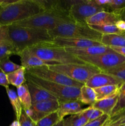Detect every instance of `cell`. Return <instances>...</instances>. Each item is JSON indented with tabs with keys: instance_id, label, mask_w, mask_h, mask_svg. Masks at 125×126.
I'll return each instance as SVG.
<instances>
[{
	"instance_id": "6da1fadb",
	"label": "cell",
	"mask_w": 125,
	"mask_h": 126,
	"mask_svg": "<svg viewBox=\"0 0 125 126\" xmlns=\"http://www.w3.org/2000/svg\"><path fill=\"white\" fill-rule=\"evenodd\" d=\"M40 0L1 1L0 26L6 27L45 11Z\"/></svg>"
},
{
	"instance_id": "7a4b0ae2",
	"label": "cell",
	"mask_w": 125,
	"mask_h": 126,
	"mask_svg": "<svg viewBox=\"0 0 125 126\" xmlns=\"http://www.w3.org/2000/svg\"><path fill=\"white\" fill-rule=\"evenodd\" d=\"M7 38L18 53L27 48L45 43H50L53 39L49 31L36 28H26L14 25L6 26Z\"/></svg>"
},
{
	"instance_id": "3957f363",
	"label": "cell",
	"mask_w": 125,
	"mask_h": 126,
	"mask_svg": "<svg viewBox=\"0 0 125 126\" xmlns=\"http://www.w3.org/2000/svg\"><path fill=\"white\" fill-rule=\"evenodd\" d=\"M74 22L70 17L69 11L61 8L46 10L44 12L12 25L26 28L52 30L61 24Z\"/></svg>"
},
{
	"instance_id": "277c9868",
	"label": "cell",
	"mask_w": 125,
	"mask_h": 126,
	"mask_svg": "<svg viewBox=\"0 0 125 126\" xmlns=\"http://www.w3.org/2000/svg\"><path fill=\"white\" fill-rule=\"evenodd\" d=\"M51 38L56 37L79 38L100 42L102 34L92 29L85 23L72 22L61 24L52 30L49 31Z\"/></svg>"
},
{
	"instance_id": "5b68a950",
	"label": "cell",
	"mask_w": 125,
	"mask_h": 126,
	"mask_svg": "<svg viewBox=\"0 0 125 126\" xmlns=\"http://www.w3.org/2000/svg\"><path fill=\"white\" fill-rule=\"evenodd\" d=\"M29 49L38 57L45 61L55 62L59 64H86L64 48L53 46L51 42L38 44Z\"/></svg>"
},
{
	"instance_id": "8992f818",
	"label": "cell",
	"mask_w": 125,
	"mask_h": 126,
	"mask_svg": "<svg viewBox=\"0 0 125 126\" xmlns=\"http://www.w3.org/2000/svg\"><path fill=\"white\" fill-rule=\"evenodd\" d=\"M26 81L42 87L56 97L60 103L71 100H77L79 97L80 88L64 86L54 83L38 78L26 72Z\"/></svg>"
},
{
	"instance_id": "52a82bcc",
	"label": "cell",
	"mask_w": 125,
	"mask_h": 126,
	"mask_svg": "<svg viewBox=\"0 0 125 126\" xmlns=\"http://www.w3.org/2000/svg\"><path fill=\"white\" fill-rule=\"evenodd\" d=\"M49 68L83 84L93 75L101 72L97 67L87 63L83 65L59 64L50 65Z\"/></svg>"
},
{
	"instance_id": "ba28073f",
	"label": "cell",
	"mask_w": 125,
	"mask_h": 126,
	"mask_svg": "<svg viewBox=\"0 0 125 126\" xmlns=\"http://www.w3.org/2000/svg\"><path fill=\"white\" fill-rule=\"evenodd\" d=\"M85 63L93 65L104 72L110 70L125 62V57L113 50L111 52L93 56L77 57Z\"/></svg>"
},
{
	"instance_id": "9c48e42d",
	"label": "cell",
	"mask_w": 125,
	"mask_h": 126,
	"mask_svg": "<svg viewBox=\"0 0 125 126\" xmlns=\"http://www.w3.org/2000/svg\"><path fill=\"white\" fill-rule=\"evenodd\" d=\"M26 72L46 81L64 86L81 88L84 85L83 84L69 78L60 73L51 70L48 66L31 68L27 69Z\"/></svg>"
},
{
	"instance_id": "30bf717a",
	"label": "cell",
	"mask_w": 125,
	"mask_h": 126,
	"mask_svg": "<svg viewBox=\"0 0 125 126\" xmlns=\"http://www.w3.org/2000/svg\"><path fill=\"white\" fill-rule=\"evenodd\" d=\"M104 11L105 10L97 5L94 0H78L71 6L69 10V15L74 22L86 23L87 18Z\"/></svg>"
},
{
	"instance_id": "8fae6325",
	"label": "cell",
	"mask_w": 125,
	"mask_h": 126,
	"mask_svg": "<svg viewBox=\"0 0 125 126\" xmlns=\"http://www.w3.org/2000/svg\"><path fill=\"white\" fill-rule=\"evenodd\" d=\"M60 102L58 99H50L33 105L30 109L25 111L27 115L36 123L46 116L57 111Z\"/></svg>"
},
{
	"instance_id": "7c38bea8",
	"label": "cell",
	"mask_w": 125,
	"mask_h": 126,
	"mask_svg": "<svg viewBox=\"0 0 125 126\" xmlns=\"http://www.w3.org/2000/svg\"><path fill=\"white\" fill-rule=\"evenodd\" d=\"M51 44L54 46L62 48H84L102 45L101 43L96 41L64 37L54 38Z\"/></svg>"
},
{
	"instance_id": "4fadbf2b",
	"label": "cell",
	"mask_w": 125,
	"mask_h": 126,
	"mask_svg": "<svg viewBox=\"0 0 125 126\" xmlns=\"http://www.w3.org/2000/svg\"><path fill=\"white\" fill-rule=\"evenodd\" d=\"M17 55L20 58V61L22 66L27 69L31 68L38 67V66H50V65H59L58 63L55 62L45 61V60H42L37 55H36L33 52L30 50L29 48L24 49L18 53Z\"/></svg>"
},
{
	"instance_id": "5bb4252c",
	"label": "cell",
	"mask_w": 125,
	"mask_h": 126,
	"mask_svg": "<svg viewBox=\"0 0 125 126\" xmlns=\"http://www.w3.org/2000/svg\"><path fill=\"white\" fill-rule=\"evenodd\" d=\"M120 19L119 15L108 11H101L87 18L85 23L88 25H105L115 24Z\"/></svg>"
},
{
	"instance_id": "9a60e30c",
	"label": "cell",
	"mask_w": 125,
	"mask_h": 126,
	"mask_svg": "<svg viewBox=\"0 0 125 126\" xmlns=\"http://www.w3.org/2000/svg\"><path fill=\"white\" fill-rule=\"evenodd\" d=\"M85 85L93 89L108 85H118L120 87L121 86V82L118 80L111 75L103 72L93 75L87 81Z\"/></svg>"
},
{
	"instance_id": "2e32d148",
	"label": "cell",
	"mask_w": 125,
	"mask_h": 126,
	"mask_svg": "<svg viewBox=\"0 0 125 126\" xmlns=\"http://www.w3.org/2000/svg\"><path fill=\"white\" fill-rule=\"evenodd\" d=\"M68 52L76 57L93 56L111 52L112 49L110 47L101 45L91 46L84 48H64Z\"/></svg>"
},
{
	"instance_id": "e0dca14e",
	"label": "cell",
	"mask_w": 125,
	"mask_h": 126,
	"mask_svg": "<svg viewBox=\"0 0 125 126\" xmlns=\"http://www.w3.org/2000/svg\"><path fill=\"white\" fill-rule=\"evenodd\" d=\"M31 98L32 105L39 102L50 99H57L53 95L49 93L46 90L34 84L33 82L26 81L25 82Z\"/></svg>"
},
{
	"instance_id": "ac0fdd59",
	"label": "cell",
	"mask_w": 125,
	"mask_h": 126,
	"mask_svg": "<svg viewBox=\"0 0 125 126\" xmlns=\"http://www.w3.org/2000/svg\"><path fill=\"white\" fill-rule=\"evenodd\" d=\"M82 110L78 100H71L60 103L57 112L60 119L62 120L66 116L77 114L80 113Z\"/></svg>"
},
{
	"instance_id": "d6986e66",
	"label": "cell",
	"mask_w": 125,
	"mask_h": 126,
	"mask_svg": "<svg viewBox=\"0 0 125 126\" xmlns=\"http://www.w3.org/2000/svg\"><path fill=\"white\" fill-rule=\"evenodd\" d=\"M119 95H120V93L116 94L109 97V98L96 101L91 106L94 108L102 111L104 114H107L109 116H110V114H111L113 109L117 103Z\"/></svg>"
},
{
	"instance_id": "ffe728a7",
	"label": "cell",
	"mask_w": 125,
	"mask_h": 126,
	"mask_svg": "<svg viewBox=\"0 0 125 126\" xmlns=\"http://www.w3.org/2000/svg\"><path fill=\"white\" fill-rule=\"evenodd\" d=\"M100 43L108 47H125V33L102 34Z\"/></svg>"
},
{
	"instance_id": "44dd1931",
	"label": "cell",
	"mask_w": 125,
	"mask_h": 126,
	"mask_svg": "<svg viewBox=\"0 0 125 126\" xmlns=\"http://www.w3.org/2000/svg\"><path fill=\"white\" fill-rule=\"evenodd\" d=\"M26 70L25 68L22 66L20 68L18 69L16 71L6 75L9 84L12 85L17 88L25 84L26 82Z\"/></svg>"
},
{
	"instance_id": "7402d4cb",
	"label": "cell",
	"mask_w": 125,
	"mask_h": 126,
	"mask_svg": "<svg viewBox=\"0 0 125 126\" xmlns=\"http://www.w3.org/2000/svg\"><path fill=\"white\" fill-rule=\"evenodd\" d=\"M77 100L85 105H93L97 101L95 91L94 89L84 84L80 88V92Z\"/></svg>"
},
{
	"instance_id": "603a6c76",
	"label": "cell",
	"mask_w": 125,
	"mask_h": 126,
	"mask_svg": "<svg viewBox=\"0 0 125 126\" xmlns=\"http://www.w3.org/2000/svg\"><path fill=\"white\" fill-rule=\"evenodd\" d=\"M6 91L9 99L10 103H11L12 108H13L16 120L18 121L23 110L17 92L15 91L10 89L9 87H6Z\"/></svg>"
},
{
	"instance_id": "cb8c5ba5",
	"label": "cell",
	"mask_w": 125,
	"mask_h": 126,
	"mask_svg": "<svg viewBox=\"0 0 125 126\" xmlns=\"http://www.w3.org/2000/svg\"><path fill=\"white\" fill-rule=\"evenodd\" d=\"M120 87L118 85H108L94 89L96 94L97 101L109 98L120 93Z\"/></svg>"
},
{
	"instance_id": "d4e9b609",
	"label": "cell",
	"mask_w": 125,
	"mask_h": 126,
	"mask_svg": "<svg viewBox=\"0 0 125 126\" xmlns=\"http://www.w3.org/2000/svg\"><path fill=\"white\" fill-rule=\"evenodd\" d=\"M17 94L21 102L23 110L30 109L32 106L31 98L26 84L17 88Z\"/></svg>"
},
{
	"instance_id": "484cf974",
	"label": "cell",
	"mask_w": 125,
	"mask_h": 126,
	"mask_svg": "<svg viewBox=\"0 0 125 126\" xmlns=\"http://www.w3.org/2000/svg\"><path fill=\"white\" fill-rule=\"evenodd\" d=\"M125 92L120 93L118 100L116 105L113 109L110 114V119L112 121L117 120L118 119L125 115Z\"/></svg>"
},
{
	"instance_id": "4316f807",
	"label": "cell",
	"mask_w": 125,
	"mask_h": 126,
	"mask_svg": "<svg viewBox=\"0 0 125 126\" xmlns=\"http://www.w3.org/2000/svg\"><path fill=\"white\" fill-rule=\"evenodd\" d=\"M64 126H84L88 122L84 114L81 111L77 114L69 116L63 119Z\"/></svg>"
},
{
	"instance_id": "83f0119b",
	"label": "cell",
	"mask_w": 125,
	"mask_h": 126,
	"mask_svg": "<svg viewBox=\"0 0 125 126\" xmlns=\"http://www.w3.org/2000/svg\"><path fill=\"white\" fill-rule=\"evenodd\" d=\"M103 73L110 75L118 80L121 86L125 82V62L121 65Z\"/></svg>"
},
{
	"instance_id": "f1b7e54d",
	"label": "cell",
	"mask_w": 125,
	"mask_h": 126,
	"mask_svg": "<svg viewBox=\"0 0 125 126\" xmlns=\"http://www.w3.org/2000/svg\"><path fill=\"white\" fill-rule=\"evenodd\" d=\"M22 65H17L10 60L9 57H6L0 60V71L6 75L16 71L20 68Z\"/></svg>"
},
{
	"instance_id": "f546056e",
	"label": "cell",
	"mask_w": 125,
	"mask_h": 126,
	"mask_svg": "<svg viewBox=\"0 0 125 126\" xmlns=\"http://www.w3.org/2000/svg\"><path fill=\"white\" fill-rule=\"evenodd\" d=\"M12 55H17V52L7 38L0 44V60Z\"/></svg>"
},
{
	"instance_id": "4dcf8cb0",
	"label": "cell",
	"mask_w": 125,
	"mask_h": 126,
	"mask_svg": "<svg viewBox=\"0 0 125 126\" xmlns=\"http://www.w3.org/2000/svg\"><path fill=\"white\" fill-rule=\"evenodd\" d=\"M92 29L99 32L102 34H123V32L119 30L115 24L105 25H89Z\"/></svg>"
},
{
	"instance_id": "1f68e13d",
	"label": "cell",
	"mask_w": 125,
	"mask_h": 126,
	"mask_svg": "<svg viewBox=\"0 0 125 126\" xmlns=\"http://www.w3.org/2000/svg\"><path fill=\"white\" fill-rule=\"evenodd\" d=\"M60 121L58 112L55 111L46 116L36 123V126H53Z\"/></svg>"
},
{
	"instance_id": "d6a6232c",
	"label": "cell",
	"mask_w": 125,
	"mask_h": 126,
	"mask_svg": "<svg viewBox=\"0 0 125 126\" xmlns=\"http://www.w3.org/2000/svg\"><path fill=\"white\" fill-rule=\"evenodd\" d=\"M82 113L88 119V122L94 120L99 118L104 114V113L99 110L94 108L92 106H89L88 108L83 109L82 111Z\"/></svg>"
},
{
	"instance_id": "836d02e7",
	"label": "cell",
	"mask_w": 125,
	"mask_h": 126,
	"mask_svg": "<svg viewBox=\"0 0 125 126\" xmlns=\"http://www.w3.org/2000/svg\"><path fill=\"white\" fill-rule=\"evenodd\" d=\"M125 8V0H110L107 6V11L119 15L120 12Z\"/></svg>"
},
{
	"instance_id": "e575fe53",
	"label": "cell",
	"mask_w": 125,
	"mask_h": 126,
	"mask_svg": "<svg viewBox=\"0 0 125 126\" xmlns=\"http://www.w3.org/2000/svg\"><path fill=\"white\" fill-rule=\"evenodd\" d=\"M110 118L109 115L104 114L102 116L94 120L88 122L84 126H103Z\"/></svg>"
},
{
	"instance_id": "d590c367",
	"label": "cell",
	"mask_w": 125,
	"mask_h": 126,
	"mask_svg": "<svg viewBox=\"0 0 125 126\" xmlns=\"http://www.w3.org/2000/svg\"><path fill=\"white\" fill-rule=\"evenodd\" d=\"M21 126H36V123H34L25 112L24 110L22 111L20 119H18Z\"/></svg>"
},
{
	"instance_id": "8d00e7d4",
	"label": "cell",
	"mask_w": 125,
	"mask_h": 126,
	"mask_svg": "<svg viewBox=\"0 0 125 126\" xmlns=\"http://www.w3.org/2000/svg\"><path fill=\"white\" fill-rule=\"evenodd\" d=\"M9 83L7 81V75L0 71V86H3L6 88V87H9Z\"/></svg>"
},
{
	"instance_id": "74e56055",
	"label": "cell",
	"mask_w": 125,
	"mask_h": 126,
	"mask_svg": "<svg viewBox=\"0 0 125 126\" xmlns=\"http://www.w3.org/2000/svg\"><path fill=\"white\" fill-rule=\"evenodd\" d=\"M123 116L121 117L120 118L118 119L117 120L114 121H112L111 119H110H110H109V120L106 122V123H105V124H104L103 126H120V125H121V121H122L123 117Z\"/></svg>"
},
{
	"instance_id": "f35d334b",
	"label": "cell",
	"mask_w": 125,
	"mask_h": 126,
	"mask_svg": "<svg viewBox=\"0 0 125 126\" xmlns=\"http://www.w3.org/2000/svg\"><path fill=\"white\" fill-rule=\"evenodd\" d=\"M116 28L123 33H125V21L120 19L115 23Z\"/></svg>"
},
{
	"instance_id": "ab89813d",
	"label": "cell",
	"mask_w": 125,
	"mask_h": 126,
	"mask_svg": "<svg viewBox=\"0 0 125 126\" xmlns=\"http://www.w3.org/2000/svg\"><path fill=\"white\" fill-rule=\"evenodd\" d=\"M112 50L125 57V47H110Z\"/></svg>"
},
{
	"instance_id": "60d3db41",
	"label": "cell",
	"mask_w": 125,
	"mask_h": 126,
	"mask_svg": "<svg viewBox=\"0 0 125 126\" xmlns=\"http://www.w3.org/2000/svg\"><path fill=\"white\" fill-rule=\"evenodd\" d=\"M119 16H120V19L125 21V8L120 12Z\"/></svg>"
},
{
	"instance_id": "b9f144b4",
	"label": "cell",
	"mask_w": 125,
	"mask_h": 126,
	"mask_svg": "<svg viewBox=\"0 0 125 126\" xmlns=\"http://www.w3.org/2000/svg\"><path fill=\"white\" fill-rule=\"evenodd\" d=\"M9 126H21L18 120H15L12 122Z\"/></svg>"
},
{
	"instance_id": "7bdbcfd3",
	"label": "cell",
	"mask_w": 125,
	"mask_h": 126,
	"mask_svg": "<svg viewBox=\"0 0 125 126\" xmlns=\"http://www.w3.org/2000/svg\"><path fill=\"white\" fill-rule=\"evenodd\" d=\"M53 126H64V125L63 119H62V120L59 121L56 124H55Z\"/></svg>"
},
{
	"instance_id": "ee69618b",
	"label": "cell",
	"mask_w": 125,
	"mask_h": 126,
	"mask_svg": "<svg viewBox=\"0 0 125 126\" xmlns=\"http://www.w3.org/2000/svg\"><path fill=\"white\" fill-rule=\"evenodd\" d=\"M125 92V82L121 86L120 89V93H124Z\"/></svg>"
},
{
	"instance_id": "f6af8a7d",
	"label": "cell",
	"mask_w": 125,
	"mask_h": 126,
	"mask_svg": "<svg viewBox=\"0 0 125 126\" xmlns=\"http://www.w3.org/2000/svg\"><path fill=\"white\" fill-rule=\"evenodd\" d=\"M121 124H125V115L123 117L122 121H121Z\"/></svg>"
},
{
	"instance_id": "bcb514c9",
	"label": "cell",
	"mask_w": 125,
	"mask_h": 126,
	"mask_svg": "<svg viewBox=\"0 0 125 126\" xmlns=\"http://www.w3.org/2000/svg\"><path fill=\"white\" fill-rule=\"evenodd\" d=\"M120 126H125V124H121Z\"/></svg>"
},
{
	"instance_id": "7dc6e473",
	"label": "cell",
	"mask_w": 125,
	"mask_h": 126,
	"mask_svg": "<svg viewBox=\"0 0 125 126\" xmlns=\"http://www.w3.org/2000/svg\"><path fill=\"white\" fill-rule=\"evenodd\" d=\"M1 1H0V3H1Z\"/></svg>"
},
{
	"instance_id": "c3c4849f",
	"label": "cell",
	"mask_w": 125,
	"mask_h": 126,
	"mask_svg": "<svg viewBox=\"0 0 125 126\" xmlns=\"http://www.w3.org/2000/svg\"></svg>"
}]
</instances>
